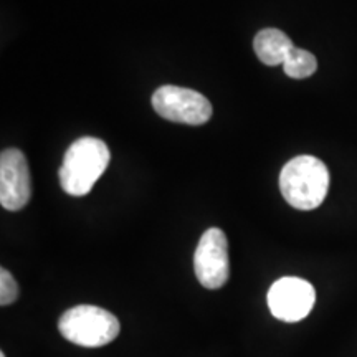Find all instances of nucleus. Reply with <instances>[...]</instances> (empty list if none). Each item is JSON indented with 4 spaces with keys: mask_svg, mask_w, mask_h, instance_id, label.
Returning a JSON list of instances; mask_svg holds the SVG:
<instances>
[{
    "mask_svg": "<svg viewBox=\"0 0 357 357\" xmlns=\"http://www.w3.org/2000/svg\"><path fill=\"white\" fill-rule=\"evenodd\" d=\"M316 293L310 281L284 276L271 284L268 291V307L276 319L298 323L314 307Z\"/></svg>",
    "mask_w": 357,
    "mask_h": 357,
    "instance_id": "423d86ee",
    "label": "nucleus"
},
{
    "mask_svg": "<svg viewBox=\"0 0 357 357\" xmlns=\"http://www.w3.org/2000/svg\"><path fill=\"white\" fill-rule=\"evenodd\" d=\"M284 73L289 78L305 79L310 78L316 70H318V61L312 53L303 50V48L294 47L283 63Z\"/></svg>",
    "mask_w": 357,
    "mask_h": 357,
    "instance_id": "1a4fd4ad",
    "label": "nucleus"
},
{
    "mask_svg": "<svg viewBox=\"0 0 357 357\" xmlns=\"http://www.w3.org/2000/svg\"><path fill=\"white\" fill-rule=\"evenodd\" d=\"M253 48L258 60L266 66L283 65L294 45L287 33L278 29L260 30L253 40Z\"/></svg>",
    "mask_w": 357,
    "mask_h": 357,
    "instance_id": "6e6552de",
    "label": "nucleus"
},
{
    "mask_svg": "<svg viewBox=\"0 0 357 357\" xmlns=\"http://www.w3.org/2000/svg\"><path fill=\"white\" fill-rule=\"evenodd\" d=\"M32 197L29 162L19 149H6L0 155V204L6 211H22Z\"/></svg>",
    "mask_w": 357,
    "mask_h": 357,
    "instance_id": "0eeeda50",
    "label": "nucleus"
},
{
    "mask_svg": "<svg viewBox=\"0 0 357 357\" xmlns=\"http://www.w3.org/2000/svg\"><path fill=\"white\" fill-rule=\"evenodd\" d=\"M153 106L160 118L189 126H200L212 118V105L207 98L194 89L172 84L155 89Z\"/></svg>",
    "mask_w": 357,
    "mask_h": 357,
    "instance_id": "20e7f679",
    "label": "nucleus"
},
{
    "mask_svg": "<svg viewBox=\"0 0 357 357\" xmlns=\"http://www.w3.org/2000/svg\"><path fill=\"white\" fill-rule=\"evenodd\" d=\"M194 270L199 283L208 289H218L229 281V240L220 229H208L200 236L194 255Z\"/></svg>",
    "mask_w": 357,
    "mask_h": 357,
    "instance_id": "39448f33",
    "label": "nucleus"
},
{
    "mask_svg": "<svg viewBox=\"0 0 357 357\" xmlns=\"http://www.w3.org/2000/svg\"><path fill=\"white\" fill-rule=\"evenodd\" d=\"M17 298H19V284H17V281L10 271L2 268L0 270V305H12Z\"/></svg>",
    "mask_w": 357,
    "mask_h": 357,
    "instance_id": "9d476101",
    "label": "nucleus"
},
{
    "mask_svg": "<svg viewBox=\"0 0 357 357\" xmlns=\"http://www.w3.org/2000/svg\"><path fill=\"white\" fill-rule=\"evenodd\" d=\"M58 329L66 341L83 347H101L118 337L119 321L113 312L91 305H79L61 314Z\"/></svg>",
    "mask_w": 357,
    "mask_h": 357,
    "instance_id": "7ed1b4c3",
    "label": "nucleus"
},
{
    "mask_svg": "<svg viewBox=\"0 0 357 357\" xmlns=\"http://www.w3.org/2000/svg\"><path fill=\"white\" fill-rule=\"evenodd\" d=\"M329 189L326 164L312 155H298L284 164L280 174V190L298 211H314L324 202Z\"/></svg>",
    "mask_w": 357,
    "mask_h": 357,
    "instance_id": "f03ea898",
    "label": "nucleus"
},
{
    "mask_svg": "<svg viewBox=\"0 0 357 357\" xmlns=\"http://www.w3.org/2000/svg\"><path fill=\"white\" fill-rule=\"evenodd\" d=\"M0 357H7L6 354H3V352H0Z\"/></svg>",
    "mask_w": 357,
    "mask_h": 357,
    "instance_id": "9b49d317",
    "label": "nucleus"
},
{
    "mask_svg": "<svg viewBox=\"0 0 357 357\" xmlns=\"http://www.w3.org/2000/svg\"><path fill=\"white\" fill-rule=\"evenodd\" d=\"M109 159V147L105 141L91 136L79 137L66 149L58 172L63 190L75 197L89 194L108 167Z\"/></svg>",
    "mask_w": 357,
    "mask_h": 357,
    "instance_id": "f257e3e1",
    "label": "nucleus"
}]
</instances>
